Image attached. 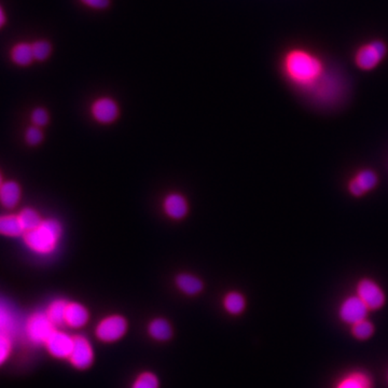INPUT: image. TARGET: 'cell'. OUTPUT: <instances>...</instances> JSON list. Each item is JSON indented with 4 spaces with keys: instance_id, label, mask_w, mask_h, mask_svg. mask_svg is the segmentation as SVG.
I'll return each mask as SVG.
<instances>
[{
    "instance_id": "603a6c76",
    "label": "cell",
    "mask_w": 388,
    "mask_h": 388,
    "mask_svg": "<svg viewBox=\"0 0 388 388\" xmlns=\"http://www.w3.org/2000/svg\"><path fill=\"white\" fill-rule=\"evenodd\" d=\"M336 388H371L370 378L366 374L356 372L343 378Z\"/></svg>"
},
{
    "instance_id": "5b68a950",
    "label": "cell",
    "mask_w": 388,
    "mask_h": 388,
    "mask_svg": "<svg viewBox=\"0 0 388 388\" xmlns=\"http://www.w3.org/2000/svg\"><path fill=\"white\" fill-rule=\"evenodd\" d=\"M386 51H387V47L385 43H382L380 40L361 45L356 53V64L360 69H374L383 60Z\"/></svg>"
},
{
    "instance_id": "5bb4252c",
    "label": "cell",
    "mask_w": 388,
    "mask_h": 388,
    "mask_svg": "<svg viewBox=\"0 0 388 388\" xmlns=\"http://www.w3.org/2000/svg\"><path fill=\"white\" fill-rule=\"evenodd\" d=\"M378 184V177L372 171H363L352 180L349 184V191L356 197H360L365 192L374 189Z\"/></svg>"
},
{
    "instance_id": "f546056e",
    "label": "cell",
    "mask_w": 388,
    "mask_h": 388,
    "mask_svg": "<svg viewBox=\"0 0 388 388\" xmlns=\"http://www.w3.org/2000/svg\"><path fill=\"white\" fill-rule=\"evenodd\" d=\"M85 5L95 9H104L109 5V0H81Z\"/></svg>"
},
{
    "instance_id": "f1b7e54d",
    "label": "cell",
    "mask_w": 388,
    "mask_h": 388,
    "mask_svg": "<svg viewBox=\"0 0 388 388\" xmlns=\"http://www.w3.org/2000/svg\"><path fill=\"white\" fill-rule=\"evenodd\" d=\"M43 132L40 127H30L26 132V140H28V144H32V146H36V144H40L41 140H43Z\"/></svg>"
},
{
    "instance_id": "52a82bcc",
    "label": "cell",
    "mask_w": 388,
    "mask_h": 388,
    "mask_svg": "<svg viewBox=\"0 0 388 388\" xmlns=\"http://www.w3.org/2000/svg\"><path fill=\"white\" fill-rule=\"evenodd\" d=\"M74 338L75 336H70L67 332L55 329L45 341V349L54 358L68 359L74 346Z\"/></svg>"
},
{
    "instance_id": "ffe728a7",
    "label": "cell",
    "mask_w": 388,
    "mask_h": 388,
    "mask_svg": "<svg viewBox=\"0 0 388 388\" xmlns=\"http://www.w3.org/2000/svg\"><path fill=\"white\" fill-rule=\"evenodd\" d=\"M246 301L243 294L237 291H232L224 297V306L226 311L232 315H239L244 311Z\"/></svg>"
},
{
    "instance_id": "1f68e13d",
    "label": "cell",
    "mask_w": 388,
    "mask_h": 388,
    "mask_svg": "<svg viewBox=\"0 0 388 388\" xmlns=\"http://www.w3.org/2000/svg\"><path fill=\"white\" fill-rule=\"evenodd\" d=\"M3 184V176H1V173H0V187H1V184Z\"/></svg>"
},
{
    "instance_id": "ba28073f",
    "label": "cell",
    "mask_w": 388,
    "mask_h": 388,
    "mask_svg": "<svg viewBox=\"0 0 388 388\" xmlns=\"http://www.w3.org/2000/svg\"><path fill=\"white\" fill-rule=\"evenodd\" d=\"M357 296L365 302L369 310H378L385 302V294L381 287L371 279H363L357 286Z\"/></svg>"
},
{
    "instance_id": "cb8c5ba5",
    "label": "cell",
    "mask_w": 388,
    "mask_h": 388,
    "mask_svg": "<svg viewBox=\"0 0 388 388\" xmlns=\"http://www.w3.org/2000/svg\"><path fill=\"white\" fill-rule=\"evenodd\" d=\"M159 378L152 372H142L135 378L131 388H159Z\"/></svg>"
},
{
    "instance_id": "2e32d148",
    "label": "cell",
    "mask_w": 388,
    "mask_h": 388,
    "mask_svg": "<svg viewBox=\"0 0 388 388\" xmlns=\"http://www.w3.org/2000/svg\"><path fill=\"white\" fill-rule=\"evenodd\" d=\"M175 283H176V286L178 287V289L182 291L184 294H188V296L199 294L204 288L203 281L199 277H195V275H192V274L182 273L180 275H177Z\"/></svg>"
},
{
    "instance_id": "4fadbf2b",
    "label": "cell",
    "mask_w": 388,
    "mask_h": 388,
    "mask_svg": "<svg viewBox=\"0 0 388 388\" xmlns=\"http://www.w3.org/2000/svg\"><path fill=\"white\" fill-rule=\"evenodd\" d=\"M20 329L19 317L7 302L0 301V334L14 338Z\"/></svg>"
},
{
    "instance_id": "30bf717a",
    "label": "cell",
    "mask_w": 388,
    "mask_h": 388,
    "mask_svg": "<svg viewBox=\"0 0 388 388\" xmlns=\"http://www.w3.org/2000/svg\"><path fill=\"white\" fill-rule=\"evenodd\" d=\"M91 111H92L93 118L96 120L97 122L104 123V125L114 122L119 116V107H118L117 103L108 97H102L95 100Z\"/></svg>"
},
{
    "instance_id": "3957f363",
    "label": "cell",
    "mask_w": 388,
    "mask_h": 388,
    "mask_svg": "<svg viewBox=\"0 0 388 388\" xmlns=\"http://www.w3.org/2000/svg\"><path fill=\"white\" fill-rule=\"evenodd\" d=\"M56 329L54 323L47 317V314L43 312H37L28 317L24 327L26 338L30 343L35 345H45L47 338L52 334L53 331Z\"/></svg>"
},
{
    "instance_id": "8992f818",
    "label": "cell",
    "mask_w": 388,
    "mask_h": 388,
    "mask_svg": "<svg viewBox=\"0 0 388 388\" xmlns=\"http://www.w3.org/2000/svg\"><path fill=\"white\" fill-rule=\"evenodd\" d=\"M95 353L90 340L85 336H76L68 360L77 370H87L94 363Z\"/></svg>"
},
{
    "instance_id": "ac0fdd59",
    "label": "cell",
    "mask_w": 388,
    "mask_h": 388,
    "mask_svg": "<svg viewBox=\"0 0 388 388\" xmlns=\"http://www.w3.org/2000/svg\"><path fill=\"white\" fill-rule=\"evenodd\" d=\"M148 334L157 341H167L173 334L171 323L164 319H155L150 321Z\"/></svg>"
},
{
    "instance_id": "4dcf8cb0",
    "label": "cell",
    "mask_w": 388,
    "mask_h": 388,
    "mask_svg": "<svg viewBox=\"0 0 388 388\" xmlns=\"http://www.w3.org/2000/svg\"><path fill=\"white\" fill-rule=\"evenodd\" d=\"M6 21H7V17H6V13L5 11H3V7L0 5V28L5 25Z\"/></svg>"
},
{
    "instance_id": "d4e9b609",
    "label": "cell",
    "mask_w": 388,
    "mask_h": 388,
    "mask_svg": "<svg viewBox=\"0 0 388 388\" xmlns=\"http://www.w3.org/2000/svg\"><path fill=\"white\" fill-rule=\"evenodd\" d=\"M374 330V325H372L370 321L363 319V321L354 323L352 332H353L356 338L365 340V338H370V336H372Z\"/></svg>"
},
{
    "instance_id": "8fae6325",
    "label": "cell",
    "mask_w": 388,
    "mask_h": 388,
    "mask_svg": "<svg viewBox=\"0 0 388 388\" xmlns=\"http://www.w3.org/2000/svg\"><path fill=\"white\" fill-rule=\"evenodd\" d=\"M90 319V314L83 304L68 301L65 310L64 325L72 329H81Z\"/></svg>"
},
{
    "instance_id": "d6986e66",
    "label": "cell",
    "mask_w": 388,
    "mask_h": 388,
    "mask_svg": "<svg viewBox=\"0 0 388 388\" xmlns=\"http://www.w3.org/2000/svg\"><path fill=\"white\" fill-rule=\"evenodd\" d=\"M10 58L12 62L19 66H28L32 64V61L35 60L32 45L26 43H17L11 49Z\"/></svg>"
},
{
    "instance_id": "4316f807",
    "label": "cell",
    "mask_w": 388,
    "mask_h": 388,
    "mask_svg": "<svg viewBox=\"0 0 388 388\" xmlns=\"http://www.w3.org/2000/svg\"><path fill=\"white\" fill-rule=\"evenodd\" d=\"M32 47L36 61H45L49 58L51 53V45L47 41L38 40L36 43H32Z\"/></svg>"
},
{
    "instance_id": "44dd1931",
    "label": "cell",
    "mask_w": 388,
    "mask_h": 388,
    "mask_svg": "<svg viewBox=\"0 0 388 388\" xmlns=\"http://www.w3.org/2000/svg\"><path fill=\"white\" fill-rule=\"evenodd\" d=\"M67 303L68 301H66L64 299H56L47 306L45 314L50 319V321L54 323L55 327L64 325L65 310H66Z\"/></svg>"
},
{
    "instance_id": "484cf974",
    "label": "cell",
    "mask_w": 388,
    "mask_h": 388,
    "mask_svg": "<svg viewBox=\"0 0 388 388\" xmlns=\"http://www.w3.org/2000/svg\"><path fill=\"white\" fill-rule=\"evenodd\" d=\"M13 338L8 334H0V366H3L12 353Z\"/></svg>"
},
{
    "instance_id": "7402d4cb",
    "label": "cell",
    "mask_w": 388,
    "mask_h": 388,
    "mask_svg": "<svg viewBox=\"0 0 388 388\" xmlns=\"http://www.w3.org/2000/svg\"><path fill=\"white\" fill-rule=\"evenodd\" d=\"M18 216L24 232L35 229L36 226H39L40 222L43 220L41 219L39 213L32 208L22 209Z\"/></svg>"
},
{
    "instance_id": "9a60e30c",
    "label": "cell",
    "mask_w": 388,
    "mask_h": 388,
    "mask_svg": "<svg viewBox=\"0 0 388 388\" xmlns=\"http://www.w3.org/2000/svg\"><path fill=\"white\" fill-rule=\"evenodd\" d=\"M21 194L18 182H3L0 187V204L8 209L14 208L20 203Z\"/></svg>"
},
{
    "instance_id": "7c38bea8",
    "label": "cell",
    "mask_w": 388,
    "mask_h": 388,
    "mask_svg": "<svg viewBox=\"0 0 388 388\" xmlns=\"http://www.w3.org/2000/svg\"><path fill=\"white\" fill-rule=\"evenodd\" d=\"M163 208L165 214L174 220L182 219L189 212L187 200L180 193H169L166 195L163 203Z\"/></svg>"
},
{
    "instance_id": "7a4b0ae2",
    "label": "cell",
    "mask_w": 388,
    "mask_h": 388,
    "mask_svg": "<svg viewBox=\"0 0 388 388\" xmlns=\"http://www.w3.org/2000/svg\"><path fill=\"white\" fill-rule=\"evenodd\" d=\"M62 233V224L58 220L45 219L35 229L23 234V237L32 252L47 256L58 248Z\"/></svg>"
},
{
    "instance_id": "83f0119b",
    "label": "cell",
    "mask_w": 388,
    "mask_h": 388,
    "mask_svg": "<svg viewBox=\"0 0 388 388\" xmlns=\"http://www.w3.org/2000/svg\"><path fill=\"white\" fill-rule=\"evenodd\" d=\"M32 121L36 127H45L49 122V115L43 108H36L32 114Z\"/></svg>"
},
{
    "instance_id": "6da1fadb",
    "label": "cell",
    "mask_w": 388,
    "mask_h": 388,
    "mask_svg": "<svg viewBox=\"0 0 388 388\" xmlns=\"http://www.w3.org/2000/svg\"><path fill=\"white\" fill-rule=\"evenodd\" d=\"M284 67L287 76L302 87H311L323 77V63L316 55L308 51H290L285 58Z\"/></svg>"
},
{
    "instance_id": "277c9868",
    "label": "cell",
    "mask_w": 388,
    "mask_h": 388,
    "mask_svg": "<svg viewBox=\"0 0 388 388\" xmlns=\"http://www.w3.org/2000/svg\"><path fill=\"white\" fill-rule=\"evenodd\" d=\"M129 323L121 315H109L100 319L95 328V336L104 343H115L127 332Z\"/></svg>"
},
{
    "instance_id": "e0dca14e",
    "label": "cell",
    "mask_w": 388,
    "mask_h": 388,
    "mask_svg": "<svg viewBox=\"0 0 388 388\" xmlns=\"http://www.w3.org/2000/svg\"><path fill=\"white\" fill-rule=\"evenodd\" d=\"M25 233L18 215H0V235L18 237Z\"/></svg>"
},
{
    "instance_id": "9c48e42d",
    "label": "cell",
    "mask_w": 388,
    "mask_h": 388,
    "mask_svg": "<svg viewBox=\"0 0 388 388\" xmlns=\"http://www.w3.org/2000/svg\"><path fill=\"white\" fill-rule=\"evenodd\" d=\"M369 308L358 296L345 299L340 308V317L345 323H354L366 319Z\"/></svg>"
}]
</instances>
